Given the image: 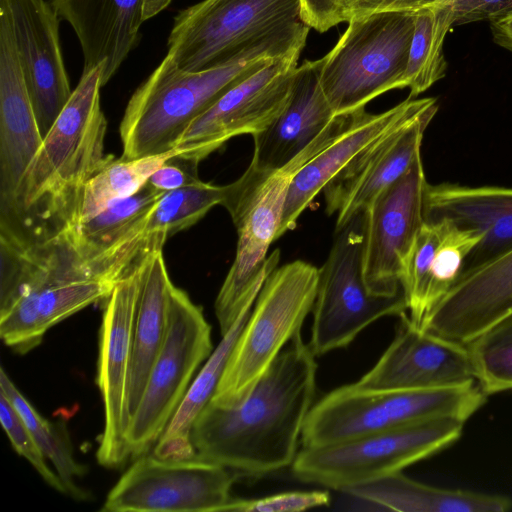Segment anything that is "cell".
Wrapping results in <instances>:
<instances>
[{
  "label": "cell",
  "mask_w": 512,
  "mask_h": 512,
  "mask_svg": "<svg viewBox=\"0 0 512 512\" xmlns=\"http://www.w3.org/2000/svg\"><path fill=\"white\" fill-rule=\"evenodd\" d=\"M315 355L297 333L239 402H209L196 419L195 456L242 476L291 466L316 391Z\"/></svg>",
  "instance_id": "obj_1"
},
{
  "label": "cell",
  "mask_w": 512,
  "mask_h": 512,
  "mask_svg": "<svg viewBox=\"0 0 512 512\" xmlns=\"http://www.w3.org/2000/svg\"><path fill=\"white\" fill-rule=\"evenodd\" d=\"M103 68L101 64L82 73L21 177L10 205L0 211V234L25 245H39L63 237L76 225L85 185L111 158L104 153Z\"/></svg>",
  "instance_id": "obj_2"
},
{
  "label": "cell",
  "mask_w": 512,
  "mask_h": 512,
  "mask_svg": "<svg viewBox=\"0 0 512 512\" xmlns=\"http://www.w3.org/2000/svg\"><path fill=\"white\" fill-rule=\"evenodd\" d=\"M309 30L300 0H202L174 17L167 55L200 71L252 55L301 54Z\"/></svg>",
  "instance_id": "obj_3"
},
{
  "label": "cell",
  "mask_w": 512,
  "mask_h": 512,
  "mask_svg": "<svg viewBox=\"0 0 512 512\" xmlns=\"http://www.w3.org/2000/svg\"><path fill=\"white\" fill-rule=\"evenodd\" d=\"M278 58L259 54L200 70H183L166 55L130 97L119 132L123 158L175 149L187 127L235 85Z\"/></svg>",
  "instance_id": "obj_4"
},
{
  "label": "cell",
  "mask_w": 512,
  "mask_h": 512,
  "mask_svg": "<svg viewBox=\"0 0 512 512\" xmlns=\"http://www.w3.org/2000/svg\"><path fill=\"white\" fill-rule=\"evenodd\" d=\"M334 137V133L327 134L270 175L241 176L226 185L222 205L232 218L238 240L234 261L215 301L221 335L229 331L242 314L252 310L266 279L277 268L280 251L277 249L268 255V250L277 239L292 179Z\"/></svg>",
  "instance_id": "obj_5"
},
{
  "label": "cell",
  "mask_w": 512,
  "mask_h": 512,
  "mask_svg": "<svg viewBox=\"0 0 512 512\" xmlns=\"http://www.w3.org/2000/svg\"><path fill=\"white\" fill-rule=\"evenodd\" d=\"M477 382L445 388L339 387L313 404L301 434L302 447H319L436 418L465 422L486 401Z\"/></svg>",
  "instance_id": "obj_6"
},
{
  "label": "cell",
  "mask_w": 512,
  "mask_h": 512,
  "mask_svg": "<svg viewBox=\"0 0 512 512\" xmlns=\"http://www.w3.org/2000/svg\"><path fill=\"white\" fill-rule=\"evenodd\" d=\"M415 12L356 18L323 58L320 84L336 115L365 108L379 95L405 88Z\"/></svg>",
  "instance_id": "obj_7"
},
{
  "label": "cell",
  "mask_w": 512,
  "mask_h": 512,
  "mask_svg": "<svg viewBox=\"0 0 512 512\" xmlns=\"http://www.w3.org/2000/svg\"><path fill=\"white\" fill-rule=\"evenodd\" d=\"M319 268L296 260L266 279L210 402L241 401L299 332L316 298Z\"/></svg>",
  "instance_id": "obj_8"
},
{
  "label": "cell",
  "mask_w": 512,
  "mask_h": 512,
  "mask_svg": "<svg viewBox=\"0 0 512 512\" xmlns=\"http://www.w3.org/2000/svg\"><path fill=\"white\" fill-rule=\"evenodd\" d=\"M464 423L429 419L330 445L302 447L292 473L299 481L345 492L441 451L459 439Z\"/></svg>",
  "instance_id": "obj_9"
},
{
  "label": "cell",
  "mask_w": 512,
  "mask_h": 512,
  "mask_svg": "<svg viewBox=\"0 0 512 512\" xmlns=\"http://www.w3.org/2000/svg\"><path fill=\"white\" fill-rule=\"evenodd\" d=\"M365 211L336 226L332 247L321 268L309 347L315 356L347 347L378 319L407 311L404 292L371 293L363 275Z\"/></svg>",
  "instance_id": "obj_10"
},
{
  "label": "cell",
  "mask_w": 512,
  "mask_h": 512,
  "mask_svg": "<svg viewBox=\"0 0 512 512\" xmlns=\"http://www.w3.org/2000/svg\"><path fill=\"white\" fill-rule=\"evenodd\" d=\"M212 350L211 326L201 307L193 303L184 290L173 285L166 337L126 431L130 457L144 455L155 446L183 400L196 370Z\"/></svg>",
  "instance_id": "obj_11"
},
{
  "label": "cell",
  "mask_w": 512,
  "mask_h": 512,
  "mask_svg": "<svg viewBox=\"0 0 512 512\" xmlns=\"http://www.w3.org/2000/svg\"><path fill=\"white\" fill-rule=\"evenodd\" d=\"M238 477L232 470L196 456L162 459L146 453L135 458L100 510L222 511Z\"/></svg>",
  "instance_id": "obj_12"
},
{
  "label": "cell",
  "mask_w": 512,
  "mask_h": 512,
  "mask_svg": "<svg viewBox=\"0 0 512 512\" xmlns=\"http://www.w3.org/2000/svg\"><path fill=\"white\" fill-rule=\"evenodd\" d=\"M299 56L275 58L226 92L183 132L179 155L200 162L231 138L266 128L289 99Z\"/></svg>",
  "instance_id": "obj_13"
},
{
  "label": "cell",
  "mask_w": 512,
  "mask_h": 512,
  "mask_svg": "<svg viewBox=\"0 0 512 512\" xmlns=\"http://www.w3.org/2000/svg\"><path fill=\"white\" fill-rule=\"evenodd\" d=\"M142 265L121 279L105 300L99 331L97 385L104 405V429L96 458L107 468L129 458L126 444L127 391Z\"/></svg>",
  "instance_id": "obj_14"
},
{
  "label": "cell",
  "mask_w": 512,
  "mask_h": 512,
  "mask_svg": "<svg viewBox=\"0 0 512 512\" xmlns=\"http://www.w3.org/2000/svg\"><path fill=\"white\" fill-rule=\"evenodd\" d=\"M427 184L420 155L365 211L363 275L371 293L392 296L403 291L404 264L424 223Z\"/></svg>",
  "instance_id": "obj_15"
},
{
  "label": "cell",
  "mask_w": 512,
  "mask_h": 512,
  "mask_svg": "<svg viewBox=\"0 0 512 512\" xmlns=\"http://www.w3.org/2000/svg\"><path fill=\"white\" fill-rule=\"evenodd\" d=\"M395 337L354 384L367 389H429L476 382L465 344L438 336L401 314Z\"/></svg>",
  "instance_id": "obj_16"
},
{
  "label": "cell",
  "mask_w": 512,
  "mask_h": 512,
  "mask_svg": "<svg viewBox=\"0 0 512 512\" xmlns=\"http://www.w3.org/2000/svg\"><path fill=\"white\" fill-rule=\"evenodd\" d=\"M26 87L43 136L73 90L59 37L61 21L49 0H4Z\"/></svg>",
  "instance_id": "obj_17"
},
{
  "label": "cell",
  "mask_w": 512,
  "mask_h": 512,
  "mask_svg": "<svg viewBox=\"0 0 512 512\" xmlns=\"http://www.w3.org/2000/svg\"><path fill=\"white\" fill-rule=\"evenodd\" d=\"M438 105L433 97H408L377 114L365 108L350 113L344 128L294 176L288 189L277 239L295 228L302 212L323 188L376 142Z\"/></svg>",
  "instance_id": "obj_18"
},
{
  "label": "cell",
  "mask_w": 512,
  "mask_h": 512,
  "mask_svg": "<svg viewBox=\"0 0 512 512\" xmlns=\"http://www.w3.org/2000/svg\"><path fill=\"white\" fill-rule=\"evenodd\" d=\"M323 58L297 66L289 99L280 114L255 133L251 163L243 173L263 177L282 169L310 145L332 132L344 115H336L320 84Z\"/></svg>",
  "instance_id": "obj_19"
},
{
  "label": "cell",
  "mask_w": 512,
  "mask_h": 512,
  "mask_svg": "<svg viewBox=\"0 0 512 512\" xmlns=\"http://www.w3.org/2000/svg\"><path fill=\"white\" fill-rule=\"evenodd\" d=\"M437 111L438 105L383 137L323 188L326 212L336 215V226L366 211L383 190L407 172L421 155L424 132Z\"/></svg>",
  "instance_id": "obj_20"
},
{
  "label": "cell",
  "mask_w": 512,
  "mask_h": 512,
  "mask_svg": "<svg viewBox=\"0 0 512 512\" xmlns=\"http://www.w3.org/2000/svg\"><path fill=\"white\" fill-rule=\"evenodd\" d=\"M73 28L83 53V72L104 64L102 87L140 41V28L171 0H49Z\"/></svg>",
  "instance_id": "obj_21"
},
{
  "label": "cell",
  "mask_w": 512,
  "mask_h": 512,
  "mask_svg": "<svg viewBox=\"0 0 512 512\" xmlns=\"http://www.w3.org/2000/svg\"><path fill=\"white\" fill-rule=\"evenodd\" d=\"M512 313V249L465 269L426 315L421 329L467 344Z\"/></svg>",
  "instance_id": "obj_22"
},
{
  "label": "cell",
  "mask_w": 512,
  "mask_h": 512,
  "mask_svg": "<svg viewBox=\"0 0 512 512\" xmlns=\"http://www.w3.org/2000/svg\"><path fill=\"white\" fill-rule=\"evenodd\" d=\"M116 284L79 278L65 267L54 266L44 279L25 290L0 314L1 339L14 352L25 354L41 343L51 327L91 304L106 300Z\"/></svg>",
  "instance_id": "obj_23"
},
{
  "label": "cell",
  "mask_w": 512,
  "mask_h": 512,
  "mask_svg": "<svg viewBox=\"0 0 512 512\" xmlns=\"http://www.w3.org/2000/svg\"><path fill=\"white\" fill-rule=\"evenodd\" d=\"M42 141L15 48L8 8L0 0V211L10 205Z\"/></svg>",
  "instance_id": "obj_24"
},
{
  "label": "cell",
  "mask_w": 512,
  "mask_h": 512,
  "mask_svg": "<svg viewBox=\"0 0 512 512\" xmlns=\"http://www.w3.org/2000/svg\"><path fill=\"white\" fill-rule=\"evenodd\" d=\"M442 219L483 234L463 270L480 265L512 249V188L428 183L424 221Z\"/></svg>",
  "instance_id": "obj_25"
},
{
  "label": "cell",
  "mask_w": 512,
  "mask_h": 512,
  "mask_svg": "<svg viewBox=\"0 0 512 512\" xmlns=\"http://www.w3.org/2000/svg\"><path fill=\"white\" fill-rule=\"evenodd\" d=\"M172 286L162 250L154 252L142 264L127 391L128 425L166 337Z\"/></svg>",
  "instance_id": "obj_26"
},
{
  "label": "cell",
  "mask_w": 512,
  "mask_h": 512,
  "mask_svg": "<svg viewBox=\"0 0 512 512\" xmlns=\"http://www.w3.org/2000/svg\"><path fill=\"white\" fill-rule=\"evenodd\" d=\"M149 184L117 199L91 218L79 222L65 235L83 271L99 278L103 264L142 225L163 195Z\"/></svg>",
  "instance_id": "obj_27"
},
{
  "label": "cell",
  "mask_w": 512,
  "mask_h": 512,
  "mask_svg": "<svg viewBox=\"0 0 512 512\" xmlns=\"http://www.w3.org/2000/svg\"><path fill=\"white\" fill-rule=\"evenodd\" d=\"M345 493L399 512H505L512 508V500L504 495L434 487L402 472L352 487Z\"/></svg>",
  "instance_id": "obj_28"
},
{
  "label": "cell",
  "mask_w": 512,
  "mask_h": 512,
  "mask_svg": "<svg viewBox=\"0 0 512 512\" xmlns=\"http://www.w3.org/2000/svg\"><path fill=\"white\" fill-rule=\"evenodd\" d=\"M252 311V310H251ZM251 311L242 314L222 335L198 375L192 380L183 400L165 431L153 447V454L162 459H189L195 456L191 431L199 414L213 397L231 352Z\"/></svg>",
  "instance_id": "obj_29"
},
{
  "label": "cell",
  "mask_w": 512,
  "mask_h": 512,
  "mask_svg": "<svg viewBox=\"0 0 512 512\" xmlns=\"http://www.w3.org/2000/svg\"><path fill=\"white\" fill-rule=\"evenodd\" d=\"M225 196L226 185L203 181L164 193L129 240L128 253L136 260H145L162 250L167 238L197 223L214 206L222 205Z\"/></svg>",
  "instance_id": "obj_30"
},
{
  "label": "cell",
  "mask_w": 512,
  "mask_h": 512,
  "mask_svg": "<svg viewBox=\"0 0 512 512\" xmlns=\"http://www.w3.org/2000/svg\"><path fill=\"white\" fill-rule=\"evenodd\" d=\"M452 26V9L445 0L415 12V26L405 73V87L410 89V98L426 91L446 75L443 44Z\"/></svg>",
  "instance_id": "obj_31"
},
{
  "label": "cell",
  "mask_w": 512,
  "mask_h": 512,
  "mask_svg": "<svg viewBox=\"0 0 512 512\" xmlns=\"http://www.w3.org/2000/svg\"><path fill=\"white\" fill-rule=\"evenodd\" d=\"M0 391L20 414L45 457L53 464L67 494L77 500H87V491L77 485L86 469L75 459L71 440L64 425L48 421L18 390L4 368L0 373Z\"/></svg>",
  "instance_id": "obj_32"
},
{
  "label": "cell",
  "mask_w": 512,
  "mask_h": 512,
  "mask_svg": "<svg viewBox=\"0 0 512 512\" xmlns=\"http://www.w3.org/2000/svg\"><path fill=\"white\" fill-rule=\"evenodd\" d=\"M176 154L179 152L173 149L163 154L136 159H115L111 156L85 185L76 225L96 215L111 202L138 191L151 174Z\"/></svg>",
  "instance_id": "obj_33"
},
{
  "label": "cell",
  "mask_w": 512,
  "mask_h": 512,
  "mask_svg": "<svg viewBox=\"0 0 512 512\" xmlns=\"http://www.w3.org/2000/svg\"><path fill=\"white\" fill-rule=\"evenodd\" d=\"M466 346L476 382L486 395L512 391V313Z\"/></svg>",
  "instance_id": "obj_34"
},
{
  "label": "cell",
  "mask_w": 512,
  "mask_h": 512,
  "mask_svg": "<svg viewBox=\"0 0 512 512\" xmlns=\"http://www.w3.org/2000/svg\"><path fill=\"white\" fill-rule=\"evenodd\" d=\"M438 221L442 227L429 266L427 314L459 277L468 256L483 238L476 230L458 227L446 219Z\"/></svg>",
  "instance_id": "obj_35"
},
{
  "label": "cell",
  "mask_w": 512,
  "mask_h": 512,
  "mask_svg": "<svg viewBox=\"0 0 512 512\" xmlns=\"http://www.w3.org/2000/svg\"><path fill=\"white\" fill-rule=\"evenodd\" d=\"M0 420L13 449L34 467L50 487L60 493L67 494L62 480L47 465V458L41 451L27 425L2 391H0Z\"/></svg>",
  "instance_id": "obj_36"
},
{
  "label": "cell",
  "mask_w": 512,
  "mask_h": 512,
  "mask_svg": "<svg viewBox=\"0 0 512 512\" xmlns=\"http://www.w3.org/2000/svg\"><path fill=\"white\" fill-rule=\"evenodd\" d=\"M327 491H290L258 499H232L222 511L231 512H299L328 506Z\"/></svg>",
  "instance_id": "obj_37"
},
{
  "label": "cell",
  "mask_w": 512,
  "mask_h": 512,
  "mask_svg": "<svg viewBox=\"0 0 512 512\" xmlns=\"http://www.w3.org/2000/svg\"><path fill=\"white\" fill-rule=\"evenodd\" d=\"M197 161L176 154L166 160L147 180L159 192H169L199 183Z\"/></svg>",
  "instance_id": "obj_38"
},
{
  "label": "cell",
  "mask_w": 512,
  "mask_h": 512,
  "mask_svg": "<svg viewBox=\"0 0 512 512\" xmlns=\"http://www.w3.org/2000/svg\"><path fill=\"white\" fill-rule=\"evenodd\" d=\"M443 0H343L342 22L387 12H416Z\"/></svg>",
  "instance_id": "obj_39"
},
{
  "label": "cell",
  "mask_w": 512,
  "mask_h": 512,
  "mask_svg": "<svg viewBox=\"0 0 512 512\" xmlns=\"http://www.w3.org/2000/svg\"><path fill=\"white\" fill-rule=\"evenodd\" d=\"M453 13V26L497 20L512 12V0H445Z\"/></svg>",
  "instance_id": "obj_40"
},
{
  "label": "cell",
  "mask_w": 512,
  "mask_h": 512,
  "mask_svg": "<svg viewBox=\"0 0 512 512\" xmlns=\"http://www.w3.org/2000/svg\"><path fill=\"white\" fill-rule=\"evenodd\" d=\"M342 1L343 0H300L303 22L318 32H326L342 22Z\"/></svg>",
  "instance_id": "obj_41"
},
{
  "label": "cell",
  "mask_w": 512,
  "mask_h": 512,
  "mask_svg": "<svg viewBox=\"0 0 512 512\" xmlns=\"http://www.w3.org/2000/svg\"><path fill=\"white\" fill-rule=\"evenodd\" d=\"M494 42L512 52V12L490 22Z\"/></svg>",
  "instance_id": "obj_42"
}]
</instances>
